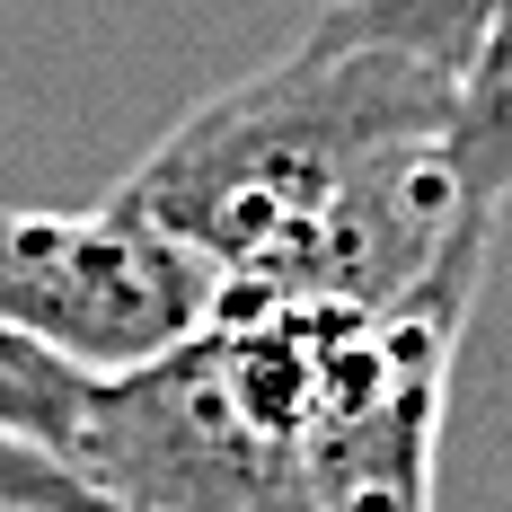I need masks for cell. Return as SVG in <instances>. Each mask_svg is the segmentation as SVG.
Returning <instances> with one entry per match:
<instances>
[{
    "label": "cell",
    "mask_w": 512,
    "mask_h": 512,
    "mask_svg": "<svg viewBox=\"0 0 512 512\" xmlns=\"http://www.w3.org/2000/svg\"><path fill=\"white\" fill-rule=\"evenodd\" d=\"M451 71L389 45L301 36L204 98L115 195L221 274L212 309H398L495 248L442 168Z\"/></svg>",
    "instance_id": "6da1fadb"
},
{
    "label": "cell",
    "mask_w": 512,
    "mask_h": 512,
    "mask_svg": "<svg viewBox=\"0 0 512 512\" xmlns=\"http://www.w3.org/2000/svg\"><path fill=\"white\" fill-rule=\"evenodd\" d=\"M221 301V274L186 239L106 195L80 212L0 204V327L36 336L80 371H133L195 336Z\"/></svg>",
    "instance_id": "3957f363"
},
{
    "label": "cell",
    "mask_w": 512,
    "mask_h": 512,
    "mask_svg": "<svg viewBox=\"0 0 512 512\" xmlns=\"http://www.w3.org/2000/svg\"><path fill=\"white\" fill-rule=\"evenodd\" d=\"M89 389H98V371H80L71 354L0 327V433H27V442H45V451L71 460V433H80Z\"/></svg>",
    "instance_id": "52a82bcc"
},
{
    "label": "cell",
    "mask_w": 512,
    "mask_h": 512,
    "mask_svg": "<svg viewBox=\"0 0 512 512\" xmlns=\"http://www.w3.org/2000/svg\"><path fill=\"white\" fill-rule=\"evenodd\" d=\"M0 512H115V504L62 451L27 442V433H0Z\"/></svg>",
    "instance_id": "ba28073f"
},
{
    "label": "cell",
    "mask_w": 512,
    "mask_h": 512,
    "mask_svg": "<svg viewBox=\"0 0 512 512\" xmlns=\"http://www.w3.org/2000/svg\"><path fill=\"white\" fill-rule=\"evenodd\" d=\"M380 309H212L133 371H98L71 468L115 512H301V451L362 380Z\"/></svg>",
    "instance_id": "7a4b0ae2"
},
{
    "label": "cell",
    "mask_w": 512,
    "mask_h": 512,
    "mask_svg": "<svg viewBox=\"0 0 512 512\" xmlns=\"http://www.w3.org/2000/svg\"><path fill=\"white\" fill-rule=\"evenodd\" d=\"M442 168L477 221L512 204V0L477 27V45L451 62L442 98Z\"/></svg>",
    "instance_id": "5b68a950"
},
{
    "label": "cell",
    "mask_w": 512,
    "mask_h": 512,
    "mask_svg": "<svg viewBox=\"0 0 512 512\" xmlns=\"http://www.w3.org/2000/svg\"><path fill=\"white\" fill-rule=\"evenodd\" d=\"M495 9H504V0H336V9L309 18L301 36H327V45H389V53H415V62L451 71Z\"/></svg>",
    "instance_id": "8992f818"
},
{
    "label": "cell",
    "mask_w": 512,
    "mask_h": 512,
    "mask_svg": "<svg viewBox=\"0 0 512 512\" xmlns=\"http://www.w3.org/2000/svg\"><path fill=\"white\" fill-rule=\"evenodd\" d=\"M486 265L495 248L442 265L424 292L380 309V345L362 380L327 407V424L301 451V512H433L451 362H460L468 309L486 292Z\"/></svg>",
    "instance_id": "277c9868"
}]
</instances>
